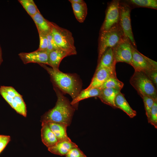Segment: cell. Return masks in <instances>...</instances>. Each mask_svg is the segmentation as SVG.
<instances>
[{
    "mask_svg": "<svg viewBox=\"0 0 157 157\" xmlns=\"http://www.w3.org/2000/svg\"><path fill=\"white\" fill-rule=\"evenodd\" d=\"M39 65L49 74L53 86L57 87L63 94H68L73 100L81 91V81L76 74L64 73L59 69L48 67L45 64Z\"/></svg>",
    "mask_w": 157,
    "mask_h": 157,
    "instance_id": "6da1fadb",
    "label": "cell"
},
{
    "mask_svg": "<svg viewBox=\"0 0 157 157\" xmlns=\"http://www.w3.org/2000/svg\"><path fill=\"white\" fill-rule=\"evenodd\" d=\"M53 88L57 97L55 106L42 116L41 121L61 123L68 126L71 123L76 109L57 87L53 86Z\"/></svg>",
    "mask_w": 157,
    "mask_h": 157,
    "instance_id": "7a4b0ae2",
    "label": "cell"
},
{
    "mask_svg": "<svg viewBox=\"0 0 157 157\" xmlns=\"http://www.w3.org/2000/svg\"><path fill=\"white\" fill-rule=\"evenodd\" d=\"M130 83L140 95L143 94L157 100V92L155 85L145 73L135 71L131 77Z\"/></svg>",
    "mask_w": 157,
    "mask_h": 157,
    "instance_id": "3957f363",
    "label": "cell"
},
{
    "mask_svg": "<svg viewBox=\"0 0 157 157\" xmlns=\"http://www.w3.org/2000/svg\"><path fill=\"white\" fill-rule=\"evenodd\" d=\"M124 36L119 24L115 26L108 30L100 31L98 40V62L107 49L114 47Z\"/></svg>",
    "mask_w": 157,
    "mask_h": 157,
    "instance_id": "277c9868",
    "label": "cell"
},
{
    "mask_svg": "<svg viewBox=\"0 0 157 157\" xmlns=\"http://www.w3.org/2000/svg\"><path fill=\"white\" fill-rule=\"evenodd\" d=\"M50 24L51 33L58 48L63 50L77 52L72 33L53 22H50Z\"/></svg>",
    "mask_w": 157,
    "mask_h": 157,
    "instance_id": "5b68a950",
    "label": "cell"
},
{
    "mask_svg": "<svg viewBox=\"0 0 157 157\" xmlns=\"http://www.w3.org/2000/svg\"><path fill=\"white\" fill-rule=\"evenodd\" d=\"M119 8V25L124 36L129 40L133 47L137 49L131 26L130 14L132 9L124 1H120Z\"/></svg>",
    "mask_w": 157,
    "mask_h": 157,
    "instance_id": "8992f818",
    "label": "cell"
},
{
    "mask_svg": "<svg viewBox=\"0 0 157 157\" xmlns=\"http://www.w3.org/2000/svg\"><path fill=\"white\" fill-rule=\"evenodd\" d=\"M132 58L130 65L135 71L142 72L147 75L157 70V62L145 56L133 46Z\"/></svg>",
    "mask_w": 157,
    "mask_h": 157,
    "instance_id": "52a82bcc",
    "label": "cell"
},
{
    "mask_svg": "<svg viewBox=\"0 0 157 157\" xmlns=\"http://www.w3.org/2000/svg\"><path fill=\"white\" fill-rule=\"evenodd\" d=\"M132 46L129 40L124 35L112 48L114 59L116 63L124 62L130 65L132 58Z\"/></svg>",
    "mask_w": 157,
    "mask_h": 157,
    "instance_id": "ba28073f",
    "label": "cell"
},
{
    "mask_svg": "<svg viewBox=\"0 0 157 157\" xmlns=\"http://www.w3.org/2000/svg\"><path fill=\"white\" fill-rule=\"evenodd\" d=\"M120 0H113L108 4L105 17L100 31H106L119 24Z\"/></svg>",
    "mask_w": 157,
    "mask_h": 157,
    "instance_id": "9c48e42d",
    "label": "cell"
},
{
    "mask_svg": "<svg viewBox=\"0 0 157 157\" xmlns=\"http://www.w3.org/2000/svg\"><path fill=\"white\" fill-rule=\"evenodd\" d=\"M49 52L47 51L37 49L29 53L21 52L18 55L25 64L30 63L48 65Z\"/></svg>",
    "mask_w": 157,
    "mask_h": 157,
    "instance_id": "30bf717a",
    "label": "cell"
},
{
    "mask_svg": "<svg viewBox=\"0 0 157 157\" xmlns=\"http://www.w3.org/2000/svg\"><path fill=\"white\" fill-rule=\"evenodd\" d=\"M115 76V68L100 69L95 71L90 84L86 88H99L109 78Z\"/></svg>",
    "mask_w": 157,
    "mask_h": 157,
    "instance_id": "8fae6325",
    "label": "cell"
},
{
    "mask_svg": "<svg viewBox=\"0 0 157 157\" xmlns=\"http://www.w3.org/2000/svg\"><path fill=\"white\" fill-rule=\"evenodd\" d=\"M77 52L67 51L60 49L54 50L49 53L48 65L54 69L58 70L60 63L66 56L76 55Z\"/></svg>",
    "mask_w": 157,
    "mask_h": 157,
    "instance_id": "7c38bea8",
    "label": "cell"
},
{
    "mask_svg": "<svg viewBox=\"0 0 157 157\" xmlns=\"http://www.w3.org/2000/svg\"><path fill=\"white\" fill-rule=\"evenodd\" d=\"M78 147L71 140H65L58 141L53 146L48 148L51 153L61 156H65L72 148Z\"/></svg>",
    "mask_w": 157,
    "mask_h": 157,
    "instance_id": "4fadbf2b",
    "label": "cell"
},
{
    "mask_svg": "<svg viewBox=\"0 0 157 157\" xmlns=\"http://www.w3.org/2000/svg\"><path fill=\"white\" fill-rule=\"evenodd\" d=\"M31 18L35 24L39 34L47 35L51 33L50 22L45 19L39 11Z\"/></svg>",
    "mask_w": 157,
    "mask_h": 157,
    "instance_id": "5bb4252c",
    "label": "cell"
},
{
    "mask_svg": "<svg viewBox=\"0 0 157 157\" xmlns=\"http://www.w3.org/2000/svg\"><path fill=\"white\" fill-rule=\"evenodd\" d=\"M41 138L43 143L48 148L56 144L58 141L47 123L42 122Z\"/></svg>",
    "mask_w": 157,
    "mask_h": 157,
    "instance_id": "9a60e30c",
    "label": "cell"
},
{
    "mask_svg": "<svg viewBox=\"0 0 157 157\" xmlns=\"http://www.w3.org/2000/svg\"><path fill=\"white\" fill-rule=\"evenodd\" d=\"M116 63L113 56V49H107L101 56L95 71L102 68H115Z\"/></svg>",
    "mask_w": 157,
    "mask_h": 157,
    "instance_id": "2e32d148",
    "label": "cell"
},
{
    "mask_svg": "<svg viewBox=\"0 0 157 157\" xmlns=\"http://www.w3.org/2000/svg\"><path fill=\"white\" fill-rule=\"evenodd\" d=\"M120 91L115 89L107 88L101 89L98 97L104 103L114 108H116L115 101L116 95Z\"/></svg>",
    "mask_w": 157,
    "mask_h": 157,
    "instance_id": "e0dca14e",
    "label": "cell"
},
{
    "mask_svg": "<svg viewBox=\"0 0 157 157\" xmlns=\"http://www.w3.org/2000/svg\"><path fill=\"white\" fill-rule=\"evenodd\" d=\"M115 103L117 108L122 110L130 118H133L136 115V112L131 107L124 95L121 92L116 95Z\"/></svg>",
    "mask_w": 157,
    "mask_h": 157,
    "instance_id": "ac0fdd59",
    "label": "cell"
},
{
    "mask_svg": "<svg viewBox=\"0 0 157 157\" xmlns=\"http://www.w3.org/2000/svg\"><path fill=\"white\" fill-rule=\"evenodd\" d=\"M47 123L55 135L58 142L71 140L67 135V129L68 126L66 124L55 122Z\"/></svg>",
    "mask_w": 157,
    "mask_h": 157,
    "instance_id": "d6986e66",
    "label": "cell"
},
{
    "mask_svg": "<svg viewBox=\"0 0 157 157\" xmlns=\"http://www.w3.org/2000/svg\"><path fill=\"white\" fill-rule=\"evenodd\" d=\"M101 90L100 88H93L81 90L77 96L70 102L71 104L76 109L80 101L89 98L98 97Z\"/></svg>",
    "mask_w": 157,
    "mask_h": 157,
    "instance_id": "ffe728a7",
    "label": "cell"
},
{
    "mask_svg": "<svg viewBox=\"0 0 157 157\" xmlns=\"http://www.w3.org/2000/svg\"><path fill=\"white\" fill-rule=\"evenodd\" d=\"M70 2L77 20L80 23L83 22L87 14L88 8L85 2V1L79 3Z\"/></svg>",
    "mask_w": 157,
    "mask_h": 157,
    "instance_id": "44dd1931",
    "label": "cell"
},
{
    "mask_svg": "<svg viewBox=\"0 0 157 157\" xmlns=\"http://www.w3.org/2000/svg\"><path fill=\"white\" fill-rule=\"evenodd\" d=\"M132 9L137 7H144L157 9V0H127L124 1Z\"/></svg>",
    "mask_w": 157,
    "mask_h": 157,
    "instance_id": "7402d4cb",
    "label": "cell"
},
{
    "mask_svg": "<svg viewBox=\"0 0 157 157\" xmlns=\"http://www.w3.org/2000/svg\"><path fill=\"white\" fill-rule=\"evenodd\" d=\"M124 85V83L118 79L117 76L110 77L99 88L101 89L110 88L121 91Z\"/></svg>",
    "mask_w": 157,
    "mask_h": 157,
    "instance_id": "603a6c76",
    "label": "cell"
},
{
    "mask_svg": "<svg viewBox=\"0 0 157 157\" xmlns=\"http://www.w3.org/2000/svg\"><path fill=\"white\" fill-rule=\"evenodd\" d=\"M18 1L31 17L39 11L33 0H18Z\"/></svg>",
    "mask_w": 157,
    "mask_h": 157,
    "instance_id": "cb8c5ba5",
    "label": "cell"
},
{
    "mask_svg": "<svg viewBox=\"0 0 157 157\" xmlns=\"http://www.w3.org/2000/svg\"><path fill=\"white\" fill-rule=\"evenodd\" d=\"M142 99L146 114L148 119L152 107L155 101L152 98L147 96L141 94L140 95Z\"/></svg>",
    "mask_w": 157,
    "mask_h": 157,
    "instance_id": "d4e9b609",
    "label": "cell"
},
{
    "mask_svg": "<svg viewBox=\"0 0 157 157\" xmlns=\"http://www.w3.org/2000/svg\"><path fill=\"white\" fill-rule=\"evenodd\" d=\"M147 120L149 123L157 128V100L154 102Z\"/></svg>",
    "mask_w": 157,
    "mask_h": 157,
    "instance_id": "484cf974",
    "label": "cell"
},
{
    "mask_svg": "<svg viewBox=\"0 0 157 157\" xmlns=\"http://www.w3.org/2000/svg\"><path fill=\"white\" fill-rule=\"evenodd\" d=\"M66 157H87L78 147L72 149L65 155Z\"/></svg>",
    "mask_w": 157,
    "mask_h": 157,
    "instance_id": "4316f807",
    "label": "cell"
},
{
    "mask_svg": "<svg viewBox=\"0 0 157 157\" xmlns=\"http://www.w3.org/2000/svg\"><path fill=\"white\" fill-rule=\"evenodd\" d=\"M46 36L48 40V47L47 51L49 53L54 50L59 49L55 43L51 33L48 34Z\"/></svg>",
    "mask_w": 157,
    "mask_h": 157,
    "instance_id": "83f0119b",
    "label": "cell"
},
{
    "mask_svg": "<svg viewBox=\"0 0 157 157\" xmlns=\"http://www.w3.org/2000/svg\"><path fill=\"white\" fill-rule=\"evenodd\" d=\"M0 89L3 90L8 95L12 97H14L19 94L13 87L1 86Z\"/></svg>",
    "mask_w": 157,
    "mask_h": 157,
    "instance_id": "f1b7e54d",
    "label": "cell"
},
{
    "mask_svg": "<svg viewBox=\"0 0 157 157\" xmlns=\"http://www.w3.org/2000/svg\"><path fill=\"white\" fill-rule=\"evenodd\" d=\"M40 39V44L38 50L47 51L48 47V40L46 35L39 34Z\"/></svg>",
    "mask_w": 157,
    "mask_h": 157,
    "instance_id": "f546056e",
    "label": "cell"
},
{
    "mask_svg": "<svg viewBox=\"0 0 157 157\" xmlns=\"http://www.w3.org/2000/svg\"><path fill=\"white\" fill-rule=\"evenodd\" d=\"M10 140V136L0 135V153L5 148Z\"/></svg>",
    "mask_w": 157,
    "mask_h": 157,
    "instance_id": "4dcf8cb0",
    "label": "cell"
},
{
    "mask_svg": "<svg viewBox=\"0 0 157 157\" xmlns=\"http://www.w3.org/2000/svg\"><path fill=\"white\" fill-rule=\"evenodd\" d=\"M153 82L156 88L157 87V70L153 71L147 75Z\"/></svg>",
    "mask_w": 157,
    "mask_h": 157,
    "instance_id": "1f68e13d",
    "label": "cell"
},
{
    "mask_svg": "<svg viewBox=\"0 0 157 157\" xmlns=\"http://www.w3.org/2000/svg\"><path fill=\"white\" fill-rule=\"evenodd\" d=\"M3 61L2 58V53L0 45V65L1 64Z\"/></svg>",
    "mask_w": 157,
    "mask_h": 157,
    "instance_id": "d6a6232c",
    "label": "cell"
},
{
    "mask_svg": "<svg viewBox=\"0 0 157 157\" xmlns=\"http://www.w3.org/2000/svg\"><path fill=\"white\" fill-rule=\"evenodd\" d=\"M69 2H72L75 3H82L84 1L83 0H69Z\"/></svg>",
    "mask_w": 157,
    "mask_h": 157,
    "instance_id": "836d02e7",
    "label": "cell"
}]
</instances>
